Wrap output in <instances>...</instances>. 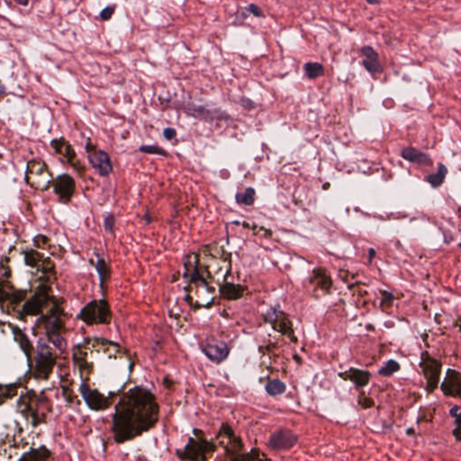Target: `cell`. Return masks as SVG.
I'll use <instances>...</instances> for the list:
<instances>
[{
	"label": "cell",
	"instance_id": "6da1fadb",
	"mask_svg": "<svg viewBox=\"0 0 461 461\" xmlns=\"http://www.w3.org/2000/svg\"><path fill=\"white\" fill-rule=\"evenodd\" d=\"M88 345L96 361L90 363L79 350L75 353V361L83 377L96 373V388L92 392L111 406L128 383L133 362L126 350L115 342L97 339Z\"/></svg>",
	"mask_w": 461,
	"mask_h": 461
},
{
	"label": "cell",
	"instance_id": "7a4b0ae2",
	"mask_svg": "<svg viewBox=\"0 0 461 461\" xmlns=\"http://www.w3.org/2000/svg\"><path fill=\"white\" fill-rule=\"evenodd\" d=\"M160 407L150 390L137 387L120 398L114 412V441L124 443L152 429L159 420Z\"/></svg>",
	"mask_w": 461,
	"mask_h": 461
},
{
	"label": "cell",
	"instance_id": "3957f363",
	"mask_svg": "<svg viewBox=\"0 0 461 461\" xmlns=\"http://www.w3.org/2000/svg\"><path fill=\"white\" fill-rule=\"evenodd\" d=\"M231 271V254L222 246L211 244L204 247L190 266V280L198 279L209 288L222 286Z\"/></svg>",
	"mask_w": 461,
	"mask_h": 461
},
{
	"label": "cell",
	"instance_id": "277c9868",
	"mask_svg": "<svg viewBox=\"0 0 461 461\" xmlns=\"http://www.w3.org/2000/svg\"><path fill=\"white\" fill-rule=\"evenodd\" d=\"M195 437L191 438L182 452H179L181 460L207 461L216 452V447L213 442L206 439L202 431H196Z\"/></svg>",
	"mask_w": 461,
	"mask_h": 461
},
{
	"label": "cell",
	"instance_id": "5b68a950",
	"mask_svg": "<svg viewBox=\"0 0 461 461\" xmlns=\"http://www.w3.org/2000/svg\"><path fill=\"white\" fill-rule=\"evenodd\" d=\"M25 180L31 187L41 191L47 190L54 184L53 175L48 166L39 160L28 163Z\"/></svg>",
	"mask_w": 461,
	"mask_h": 461
},
{
	"label": "cell",
	"instance_id": "8992f818",
	"mask_svg": "<svg viewBox=\"0 0 461 461\" xmlns=\"http://www.w3.org/2000/svg\"><path fill=\"white\" fill-rule=\"evenodd\" d=\"M79 318L87 324H109L112 312L107 300H95L85 306Z\"/></svg>",
	"mask_w": 461,
	"mask_h": 461
},
{
	"label": "cell",
	"instance_id": "52a82bcc",
	"mask_svg": "<svg viewBox=\"0 0 461 461\" xmlns=\"http://www.w3.org/2000/svg\"><path fill=\"white\" fill-rule=\"evenodd\" d=\"M420 368L426 379V389L428 393H432L438 387L443 364L440 360L431 357L429 352L424 351L421 356Z\"/></svg>",
	"mask_w": 461,
	"mask_h": 461
},
{
	"label": "cell",
	"instance_id": "ba28073f",
	"mask_svg": "<svg viewBox=\"0 0 461 461\" xmlns=\"http://www.w3.org/2000/svg\"><path fill=\"white\" fill-rule=\"evenodd\" d=\"M171 107L180 109L184 113L199 119L221 120L230 118L228 114L221 112L220 110H211L205 107L197 106L195 104L178 101V102L174 103L173 105H171Z\"/></svg>",
	"mask_w": 461,
	"mask_h": 461
},
{
	"label": "cell",
	"instance_id": "9c48e42d",
	"mask_svg": "<svg viewBox=\"0 0 461 461\" xmlns=\"http://www.w3.org/2000/svg\"><path fill=\"white\" fill-rule=\"evenodd\" d=\"M87 150L89 162L100 176L107 177L113 172V163L107 151L96 149L90 142L87 145Z\"/></svg>",
	"mask_w": 461,
	"mask_h": 461
},
{
	"label": "cell",
	"instance_id": "30bf717a",
	"mask_svg": "<svg viewBox=\"0 0 461 461\" xmlns=\"http://www.w3.org/2000/svg\"><path fill=\"white\" fill-rule=\"evenodd\" d=\"M298 437L293 431L288 429H280L276 431L270 436V449L274 450H287L293 448L297 443Z\"/></svg>",
	"mask_w": 461,
	"mask_h": 461
},
{
	"label": "cell",
	"instance_id": "8fae6325",
	"mask_svg": "<svg viewBox=\"0 0 461 461\" xmlns=\"http://www.w3.org/2000/svg\"><path fill=\"white\" fill-rule=\"evenodd\" d=\"M51 293V288L48 285L40 286L36 295L32 297L24 306V313L25 315H37L42 312L44 304L48 301Z\"/></svg>",
	"mask_w": 461,
	"mask_h": 461
},
{
	"label": "cell",
	"instance_id": "7c38bea8",
	"mask_svg": "<svg viewBox=\"0 0 461 461\" xmlns=\"http://www.w3.org/2000/svg\"><path fill=\"white\" fill-rule=\"evenodd\" d=\"M441 390L445 396L460 398L461 395V372L449 369L443 382L441 385Z\"/></svg>",
	"mask_w": 461,
	"mask_h": 461
},
{
	"label": "cell",
	"instance_id": "4fadbf2b",
	"mask_svg": "<svg viewBox=\"0 0 461 461\" xmlns=\"http://www.w3.org/2000/svg\"><path fill=\"white\" fill-rule=\"evenodd\" d=\"M54 186L56 195L63 202H69L76 190V182L68 174L58 177L54 181Z\"/></svg>",
	"mask_w": 461,
	"mask_h": 461
},
{
	"label": "cell",
	"instance_id": "5bb4252c",
	"mask_svg": "<svg viewBox=\"0 0 461 461\" xmlns=\"http://www.w3.org/2000/svg\"><path fill=\"white\" fill-rule=\"evenodd\" d=\"M52 146L54 147V150H56L57 153L64 156L66 158L67 161L70 162L72 165H73L78 170H79V169L84 170V167L81 166L79 162L77 160V155H76V152L73 149V147L64 138L54 140L52 142Z\"/></svg>",
	"mask_w": 461,
	"mask_h": 461
},
{
	"label": "cell",
	"instance_id": "9a60e30c",
	"mask_svg": "<svg viewBox=\"0 0 461 461\" xmlns=\"http://www.w3.org/2000/svg\"><path fill=\"white\" fill-rule=\"evenodd\" d=\"M56 357L53 352H42L38 358L36 366L35 376L38 379H46L54 369Z\"/></svg>",
	"mask_w": 461,
	"mask_h": 461
},
{
	"label": "cell",
	"instance_id": "2e32d148",
	"mask_svg": "<svg viewBox=\"0 0 461 461\" xmlns=\"http://www.w3.org/2000/svg\"><path fill=\"white\" fill-rule=\"evenodd\" d=\"M218 437L221 439L222 443H224V448L227 449L228 452L236 453L243 449L241 440L240 438L236 439L232 428L228 424L222 425Z\"/></svg>",
	"mask_w": 461,
	"mask_h": 461
},
{
	"label": "cell",
	"instance_id": "e0dca14e",
	"mask_svg": "<svg viewBox=\"0 0 461 461\" xmlns=\"http://www.w3.org/2000/svg\"><path fill=\"white\" fill-rule=\"evenodd\" d=\"M339 377H342L344 380L351 381L357 387H364L369 382L370 373L355 368H350L347 371L340 373Z\"/></svg>",
	"mask_w": 461,
	"mask_h": 461
},
{
	"label": "cell",
	"instance_id": "ac0fdd59",
	"mask_svg": "<svg viewBox=\"0 0 461 461\" xmlns=\"http://www.w3.org/2000/svg\"><path fill=\"white\" fill-rule=\"evenodd\" d=\"M401 155L405 160L413 163H419L424 165L431 164V159L429 156L424 152H422L414 148H411V147L405 148L402 150Z\"/></svg>",
	"mask_w": 461,
	"mask_h": 461
},
{
	"label": "cell",
	"instance_id": "d6986e66",
	"mask_svg": "<svg viewBox=\"0 0 461 461\" xmlns=\"http://www.w3.org/2000/svg\"><path fill=\"white\" fill-rule=\"evenodd\" d=\"M246 288L240 285H234L231 283L222 284L220 288L223 298L228 300H236L240 298L245 291Z\"/></svg>",
	"mask_w": 461,
	"mask_h": 461
},
{
	"label": "cell",
	"instance_id": "ffe728a7",
	"mask_svg": "<svg viewBox=\"0 0 461 461\" xmlns=\"http://www.w3.org/2000/svg\"><path fill=\"white\" fill-rule=\"evenodd\" d=\"M447 173H448L447 167L443 164L440 163L438 166L437 173L429 175L427 177V180L431 184V186L438 187V186H442V184L443 183Z\"/></svg>",
	"mask_w": 461,
	"mask_h": 461
},
{
	"label": "cell",
	"instance_id": "44dd1931",
	"mask_svg": "<svg viewBox=\"0 0 461 461\" xmlns=\"http://www.w3.org/2000/svg\"><path fill=\"white\" fill-rule=\"evenodd\" d=\"M305 72L307 78L315 79L324 76V68L319 62H307L305 64Z\"/></svg>",
	"mask_w": 461,
	"mask_h": 461
},
{
	"label": "cell",
	"instance_id": "7402d4cb",
	"mask_svg": "<svg viewBox=\"0 0 461 461\" xmlns=\"http://www.w3.org/2000/svg\"><path fill=\"white\" fill-rule=\"evenodd\" d=\"M255 196H256V192L254 190V188L248 187L246 188L244 192L237 193L235 196V200H236V203L240 204L252 205L255 201Z\"/></svg>",
	"mask_w": 461,
	"mask_h": 461
},
{
	"label": "cell",
	"instance_id": "603a6c76",
	"mask_svg": "<svg viewBox=\"0 0 461 461\" xmlns=\"http://www.w3.org/2000/svg\"><path fill=\"white\" fill-rule=\"evenodd\" d=\"M266 391L269 395L271 396H276V395H282L286 392L287 390V386L281 380L279 379H274L268 382L266 387Z\"/></svg>",
	"mask_w": 461,
	"mask_h": 461
},
{
	"label": "cell",
	"instance_id": "cb8c5ba5",
	"mask_svg": "<svg viewBox=\"0 0 461 461\" xmlns=\"http://www.w3.org/2000/svg\"><path fill=\"white\" fill-rule=\"evenodd\" d=\"M96 270L99 274L101 288H102L103 291H104V289L107 287V283H108L109 277H110V270L108 268V264L104 259H99L96 263Z\"/></svg>",
	"mask_w": 461,
	"mask_h": 461
},
{
	"label": "cell",
	"instance_id": "d4e9b609",
	"mask_svg": "<svg viewBox=\"0 0 461 461\" xmlns=\"http://www.w3.org/2000/svg\"><path fill=\"white\" fill-rule=\"evenodd\" d=\"M362 64L367 70V72H369V74H371L372 76H376V75L383 73L384 67L382 63L380 62V60L373 61V60H366L365 59L362 61Z\"/></svg>",
	"mask_w": 461,
	"mask_h": 461
},
{
	"label": "cell",
	"instance_id": "484cf974",
	"mask_svg": "<svg viewBox=\"0 0 461 461\" xmlns=\"http://www.w3.org/2000/svg\"><path fill=\"white\" fill-rule=\"evenodd\" d=\"M14 333L16 335V338H17V341H18L21 347L23 348L24 352L25 354L28 356V357H31V354H32V346H31V343L28 339L26 338V336L24 335V333L18 329V328H15L14 329Z\"/></svg>",
	"mask_w": 461,
	"mask_h": 461
},
{
	"label": "cell",
	"instance_id": "4316f807",
	"mask_svg": "<svg viewBox=\"0 0 461 461\" xmlns=\"http://www.w3.org/2000/svg\"><path fill=\"white\" fill-rule=\"evenodd\" d=\"M50 456H51V453H50V451H49L48 449H46L45 448H42V449L34 450V451H32L30 453H27L26 455L23 457V460L43 461V460H47V459H49Z\"/></svg>",
	"mask_w": 461,
	"mask_h": 461
},
{
	"label": "cell",
	"instance_id": "83f0119b",
	"mask_svg": "<svg viewBox=\"0 0 461 461\" xmlns=\"http://www.w3.org/2000/svg\"><path fill=\"white\" fill-rule=\"evenodd\" d=\"M399 369H400L399 363L396 362L395 360H393V359H391V360H388L387 362V364L385 367L381 368L378 370V374L381 375V376H384V377H389V376H392L395 372L398 371Z\"/></svg>",
	"mask_w": 461,
	"mask_h": 461
},
{
	"label": "cell",
	"instance_id": "f1b7e54d",
	"mask_svg": "<svg viewBox=\"0 0 461 461\" xmlns=\"http://www.w3.org/2000/svg\"><path fill=\"white\" fill-rule=\"evenodd\" d=\"M139 150H140V151L144 152V153L168 157V151L162 149L161 147H159V146H157V145H143V146L140 147Z\"/></svg>",
	"mask_w": 461,
	"mask_h": 461
},
{
	"label": "cell",
	"instance_id": "f546056e",
	"mask_svg": "<svg viewBox=\"0 0 461 461\" xmlns=\"http://www.w3.org/2000/svg\"><path fill=\"white\" fill-rule=\"evenodd\" d=\"M360 52H361L362 55L365 57L366 60H373V61L379 60V55L375 51V49L371 47V46H369V45L363 46L362 48L360 49Z\"/></svg>",
	"mask_w": 461,
	"mask_h": 461
},
{
	"label": "cell",
	"instance_id": "4dcf8cb0",
	"mask_svg": "<svg viewBox=\"0 0 461 461\" xmlns=\"http://www.w3.org/2000/svg\"><path fill=\"white\" fill-rule=\"evenodd\" d=\"M382 300H381V307L382 308H388L393 305V302L395 300V296L392 294L387 292V291H382Z\"/></svg>",
	"mask_w": 461,
	"mask_h": 461
},
{
	"label": "cell",
	"instance_id": "1f68e13d",
	"mask_svg": "<svg viewBox=\"0 0 461 461\" xmlns=\"http://www.w3.org/2000/svg\"><path fill=\"white\" fill-rule=\"evenodd\" d=\"M275 324V329L277 330L279 332H282L283 334H287L288 327H291V323L287 318L277 321Z\"/></svg>",
	"mask_w": 461,
	"mask_h": 461
},
{
	"label": "cell",
	"instance_id": "d6a6232c",
	"mask_svg": "<svg viewBox=\"0 0 461 461\" xmlns=\"http://www.w3.org/2000/svg\"><path fill=\"white\" fill-rule=\"evenodd\" d=\"M115 9H116V5H109L107 7H105L100 12V18L104 21L110 20L115 12Z\"/></svg>",
	"mask_w": 461,
	"mask_h": 461
},
{
	"label": "cell",
	"instance_id": "836d02e7",
	"mask_svg": "<svg viewBox=\"0 0 461 461\" xmlns=\"http://www.w3.org/2000/svg\"><path fill=\"white\" fill-rule=\"evenodd\" d=\"M115 218L113 214H109L105 219V230L109 234H114Z\"/></svg>",
	"mask_w": 461,
	"mask_h": 461
},
{
	"label": "cell",
	"instance_id": "e575fe53",
	"mask_svg": "<svg viewBox=\"0 0 461 461\" xmlns=\"http://www.w3.org/2000/svg\"><path fill=\"white\" fill-rule=\"evenodd\" d=\"M246 9L248 10V12L250 13L252 16L256 17V18H263L264 14L262 12V10L260 9L259 6H257L256 4H250L249 6H246Z\"/></svg>",
	"mask_w": 461,
	"mask_h": 461
},
{
	"label": "cell",
	"instance_id": "d590c367",
	"mask_svg": "<svg viewBox=\"0 0 461 461\" xmlns=\"http://www.w3.org/2000/svg\"><path fill=\"white\" fill-rule=\"evenodd\" d=\"M163 135H164V138L168 141H171L173 140L174 138L177 136V131L172 128V127H168L166 129H164L163 131Z\"/></svg>",
	"mask_w": 461,
	"mask_h": 461
},
{
	"label": "cell",
	"instance_id": "8d00e7d4",
	"mask_svg": "<svg viewBox=\"0 0 461 461\" xmlns=\"http://www.w3.org/2000/svg\"><path fill=\"white\" fill-rule=\"evenodd\" d=\"M359 405L361 406V407L367 409V408L372 407V406H374V402H373V400H372L370 397L365 396L362 400L359 401Z\"/></svg>",
	"mask_w": 461,
	"mask_h": 461
},
{
	"label": "cell",
	"instance_id": "74e56055",
	"mask_svg": "<svg viewBox=\"0 0 461 461\" xmlns=\"http://www.w3.org/2000/svg\"><path fill=\"white\" fill-rule=\"evenodd\" d=\"M260 454H259V450L258 449H252V451L248 454V455L244 457L243 459H246V460H261L260 458Z\"/></svg>",
	"mask_w": 461,
	"mask_h": 461
},
{
	"label": "cell",
	"instance_id": "f35d334b",
	"mask_svg": "<svg viewBox=\"0 0 461 461\" xmlns=\"http://www.w3.org/2000/svg\"><path fill=\"white\" fill-rule=\"evenodd\" d=\"M460 409H461V408H460L459 406H454V407L451 408L450 411H449L450 416L453 417V418H455L458 414H460Z\"/></svg>",
	"mask_w": 461,
	"mask_h": 461
},
{
	"label": "cell",
	"instance_id": "ab89813d",
	"mask_svg": "<svg viewBox=\"0 0 461 461\" xmlns=\"http://www.w3.org/2000/svg\"><path fill=\"white\" fill-rule=\"evenodd\" d=\"M6 96V88L4 87V85H2L1 83H0V101H2V100L4 99V97H5Z\"/></svg>",
	"mask_w": 461,
	"mask_h": 461
},
{
	"label": "cell",
	"instance_id": "60d3db41",
	"mask_svg": "<svg viewBox=\"0 0 461 461\" xmlns=\"http://www.w3.org/2000/svg\"><path fill=\"white\" fill-rule=\"evenodd\" d=\"M453 435L455 436L457 442L461 441V439H460V426H457L455 430H453Z\"/></svg>",
	"mask_w": 461,
	"mask_h": 461
},
{
	"label": "cell",
	"instance_id": "b9f144b4",
	"mask_svg": "<svg viewBox=\"0 0 461 461\" xmlns=\"http://www.w3.org/2000/svg\"><path fill=\"white\" fill-rule=\"evenodd\" d=\"M366 2L369 5H378V4H380L379 0H366Z\"/></svg>",
	"mask_w": 461,
	"mask_h": 461
},
{
	"label": "cell",
	"instance_id": "7bdbcfd3",
	"mask_svg": "<svg viewBox=\"0 0 461 461\" xmlns=\"http://www.w3.org/2000/svg\"><path fill=\"white\" fill-rule=\"evenodd\" d=\"M369 262H372L373 258L375 257V255H376V252H375L374 250L370 249L369 252Z\"/></svg>",
	"mask_w": 461,
	"mask_h": 461
},
{
	"label": "cell",
	"instance_id": "ee69618b",
	"mask_svg": "<svg viewBox=\"0 0 461 461\" xmlns=\"http://www.w3.org/2000/svg\"><path fill=\"white\" fill-rule=\"evenodd\" d=\"M16 1L18 2V4H20V5H24V6H25V5H27V4H28V0H16Z\"/></svg>",
	"mask_w": 461,
	"mask_h": 461
}]
</instances>
